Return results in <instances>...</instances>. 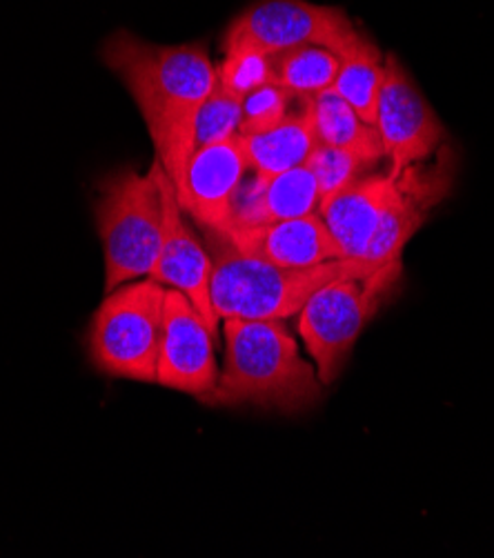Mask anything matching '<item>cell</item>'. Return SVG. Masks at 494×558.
Returning a JSON list of instances; mask_svg holds the SVG:
<instances>
[{
    "label": "cell",
    "instance_id": "cell-4",
    "mask_svg": "<svg viewBox=\"0 0 494 558\" xmlns=\"http://www.w3.org/2000/svg\"><path fill=\"white\" fill-rule=\"evenodd\" d=\"M96 230L105 258V292L147 278L162 245V196L156 162L147 174L130 167L100 183Z\"/></svg>",
    "mask_w": 494,
    "mask_h": 558
},
{
    "label": "cell",
    "instance_id": "cell-7",
    "mask_svg": "<svg viewBox=\"0 0 494 558\" xmlns=\"http://www.w3.org/2000/svg\"><path fill=\"white\" fill-rule=\"evenodd\" d=\"M359 36L352 19L339 8L308 0H258L230 23L224 49L279 53L301 45H323L339 56Z\"/></svg>",
    "mask_w": 494,
    "mask_h": 558
},
{
    "label": "cell",
    "instance_id": "cell-3",
    "mask_svg": "<svg viewBox=\"0 0 494 558\" xmlns=\"http://www.w3.org/2000/svg\"><path fill=\"white\" fill-rule=\"evenodd\" d=\"M212 243V305L218 320H286L297 316L314 292L348 276H368L383 265L363 258H335L314 267H281L241 254L224 234Z\"/></svg>",
    "mask_w": 494,
    "mask_h": 558
},
{
    "label": "cell",
    "instance_id": "cell-5",
    "mask_svg": "<svg viewBox=\"0 0 494 558\" xmlns=\"http://www.w3.org/2000/svg\"><path fill=\"white\" fill-rule=\"evenodd\" d=\"M165 290L147 276L107 292L87 339L89 359L100 374L156 383Z\"/></svg>",
    "mask_w": 494,
    "mask_h": 558
},
{
    "label": "cell",
    "instance_id": "cell-1",
    "mask_svg": "<svg viewBox=\"0 0 494 558\" xmlns=\"http://www.w3.org/2000/svg\"><path fill=\"white\" fill-rule=\"evenodd\" d=\"M103 63L132 94L156 147V160L174 179L185 132L218 83L207 47L156 45L121 29L105 40Z\"/></svg>",
    "mask_w": 494,
    "mask_h": 558
},
{
    "label": "cell",
    "instance_id": "cell-14",
    "mask_svg": "<svg viewBox=\"0 0 494 558\" xmlns=\"http://www.w3.org/2000/svg\"><path fill=\"white\" fill-rule=\"evenodd\" d=\"M397 183V174H368L354 185L321 201L318 214L344 258H363Z\"/></svg>",
    "mask_w": 494,
    "mask_h": 558
},
{
    "label": "cell",
    "instance_id": "cell-18",
    "mask_svg": "<svg viewBox=\"0 0 494 558\" xmlns=\"http://www.w3.org/2000/svg\"><path fill=\"white\" fill-rule=\"evenodd\" d=\"M241 125H243V107L241 98L224 92L221 87H214V92L201 102L196 109V114L185 132L181 151H179V165H177V174L170 179L174 185L181 183L188 160L205 147L218 145V143H228L237 136H241Z\"/></svg>",
    "mask_w": 494,
    "mask_h": 558
},
{
    "label": "cell",
    "instance_id": "cell-21",
    "mask_svg": "<svg viewBox=\"0 0 494 558\" xmlns=\"http://www.w3.org/2000/svg\"><path fill=\"white\" fill-rule=\"evenodd\" d=\"M381 160H374L361 151L346 149V147H329V145H316L312 154L305 160V167L314 174L318 183L321 198L333 196L357 181L365 179L372 167H376Z\"/></svg>",
    "mask_w": 494,
    "mask_h": 558
},
{
    "label": "cell",
    "instance_id": "cell-11",
    "mask_svg": "<svg viewBox=\"0 0 494 558\" xmlns=\"http://www.w3.org/2000/svg\"><path fill=\"white\" fill-rule=\"evenodd\" d=\"M453 185V158L442 156L430 170L421 165L406 167L397 174L395 190L383 207L374 236L363 260L388 265L401 260L403 247L421 230L427 211L442 201Z\"/></svg>",
    "mask_w": 494,
    "mask_h": 558
},
{
    "label": "cell",
    "instance_id": "cell-16",
    "mask_svg": "<svg viewBox=\"0 0 494 558\" xmlns=\"http://www.w3.org/2000/svg\"><path fill=\"white\" fill-rule=\"evenodd\" d=\"M305 107L316 145L354 149L374 160L386 158L376 128L368 125L335 89L305 98Z\"/></svg>",
    "mask_w": 494,
    "mask_h": 558
},
{
    "label": "cell",
    "instance_id": "cell-8",
    "mask_svg": "<svg viewBox=\"0 0 494 558\" xmlns=\"http://www.w3.org/2000/svg\"><path fill=\"white\" fill-rule=\"evenodd\" d=\"M374 128L393 174L425 162L446 138L444 123L395 53L386 56Z\"/></svg>",
    "mask_w": 494,
    "mask_h": 558
},
{
    "label": "cell",
    "instance_id": "cell-19",
    "mask_svg": "<svg viewBox=\"0 0 494 558\" xmlns=\"http://www.w3.org/2000/svg\"><path fill=\"white\" fill-rule=\"evenodd\" d=\"M274 83L299 98H310L335 87L339 56L323 45H301L272 53Z\"/></svg>",
    "mask_w": 494,
    "mask_h": 558
},
{
    "label": "cell",
    "instance_id": "cell-10",
    "mask_svg": "<svg viewBox=\"0 0 494 558\" xmlns=\"http://www.w3.org/2000/svg\"><path fill=\"white\" fill-rule=\"evenodd\" d=\"M156 162V177L162 196V245L158 260L149 274L156 283L168 290H179L203 314L209 329L218 333V316L212 305V256L192 232L185 211L177 198V187Z\"/></svg>",
    "mask_w": 494,
    "mask_h": 558
},
{
    "label": "cell",
    "instance_id": "cell-15",
    "mask_svg": "<svg viewBox=\"0 0 494 558\" xmlns=\"http://www.w3.org/2000/svg\"><path fill=\"white\" fill-rule=\"evenodd\" d=\"M241 143L252 170L265 177H277L305 165L316 147L308 107L303 111H292L286 121L265 132L241 134Z\"/></svg>",
    "mask_w": 494,
    "mask_h": 558
},
{
    "label": "cell",
    "instance_id": "cell-20",
    "mask_svg": "<svg viewBox=\"0 0 494 558\" xmlns=\"http://www.w3.org/2000/svg\"><path fill=\"white\" fill-rule=\"evenodd\" d=\"M321 201L318 183L305 165L267 179L265 203L269 222L316 214Z\"/></svg>",
    "mask_w": 494,
    "mask_h": 558
},
{
    "label": "cell",
    "instance_id": "cell-13",
    "mask_svg": "<svg viewBox=\"0 0 494 558\" xmlns=\"http://www.w3.org/2000/svg\"><path fill=\"white\" fill-rule=\"evenodd\" d=\"M226 239L241 254L281 267H314L327 260L344 258L337 241L329 234L318 211L301 218L272 220L261 228Z\"/></svg>",
    "mask_w": 494,
    "mask_h": 558
},
{
    "label": "cell",
    "instance_id": "cell-22",
    "mask_svg": "<svg viewBox=\"0 0 494 558\" xmlns=\"http://www.w3.org/2000/svg\"><path fill=\"white\" fill-rule=\"evenodd\" d=\"M216 76L218 87L243 100L250 92L274 81L272 53L254 49L226 51L224 63L216 68Z\"/></svg>",
    "mask_w": 494,
    "mask_h": 558
},
{
    "label": "cell",
    "instance_id": "cell-2",
    "mask_svg": "<svg viewBox=\"0 0 494 558\" xmlns=\"http://www.w3.org/2000/svg\"><path fill=\"white\" fill-rule=\"evenodd\" d=\"M224 325V369H218V380L203 403L301 412L321 399L323 383L301 356L284 320L228 318Z\"/></svg>",
    "mask_w": 494,
    "mask_h": 558
},
{
    "label": "cell",
    "instance_id": "cell-23",
    "mask_svg": "<svg viewBox=\"0 0 494 558\" xmlns=\"http://www.w3.org/2000/svg\"><path fill=\"white\" fill-rule=\"evenodd\" d=\"M267 179L265 174L256 172V170H248V174L243 177L241 185L237 187L234 196H232V205H230V214H228V222L224 232L218 234H239V232H248L254 228L265 226L269 222L267 216V203H265V192H267Z\"/></svg>",
    "mask_w": 494,
    "mask_h": 558
},
{
    "label": "cell",
    "instance_id": "cell-12",
    "mask_svg": "<svg viewBox=\"0 0 494 558\" xmlns=\"http://www.w3.org/2000/svg\"><path fill=\"white\" fill-rule=\"evenodd\" d=\"M250 170L241 136L198 149L177 187L183 211L207 232H224L232 196Z\"/></svg>",
    "mask_w": 494,
    "mask_h": 558
},
{
    "label": "cell",
    "instance_id": "cell-9",
    "mask_svg": "<svg viewBox=\"0 0 494 558\" xmlns=\"http://www.w3.org/2000/svg\"><path fill=\"white\" fill-rule=\"evenodd\" d=\"M216 333L179 290H165L156 383L205 401L218 380Z\"/></svg>",
    "mask_w": 494,
    "mask_h": 558
},
{
    "label": "cell",
    "instance_id": "cell-24",
    "mask_svg": "<svg viewBox=\"0 0 494 558\" xmlns=\"http://www.w3.org/2000/svg\"><path fill=\"white\" fill-rule=\"evenodd\" d=\"M299 98L279 83H267L254 92H250L243 100V125L241 134H254L265 132L274 125H279L292 114V100Z\"/></svg>",
    "mask_w": 494,
    "mask_h": 558
},
{
    "label": "cell",
    "instance_id": "cell-6",
    "mask_svg": "<svg viewBox=\"0 0 494 558\" xmlns=\"http://www.w3.org/2000/svg\"><path fill=\"white\" fill-rule=\"evenodd\" d=\"M401 260L378 267L368 276H348L327 283L299 312V333L316 363L323 385L335 383L352 348L381 303L401 278Z\"/></svg>",
    "mask_w": 494,
    "mask_h": 558
},
{
    "label": "cell",
    "instance_id": "cell-17",
    "mask_svg": "<svg viewBox=\"0 0 494 558\" xmlns=\"http://www.w3.org/2000/svg\"><path fill=\"white\" fill-rule=\"evenodd\" d=\"M383 76H386V59L378 47L361 34L339 53V74L333 89L352 105L368 125H374Z\"/></svg>",
    "mask_w": 494,
    "mask_h": 558
}]
</instances>
